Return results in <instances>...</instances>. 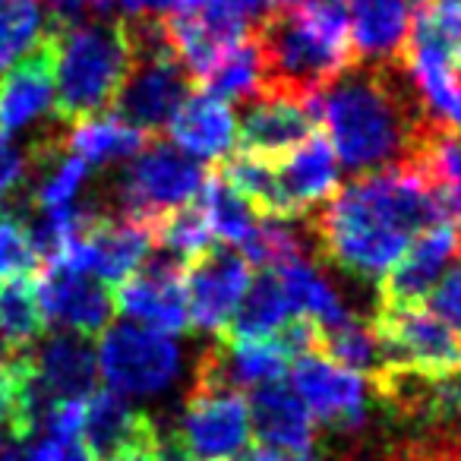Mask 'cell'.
<instances>
[{
    "label": "cell",
    "instance_id": "cell-44",
    "mask_svg": "<svg viewBox=\"0 0 461 461\" xmlns=\"http://www.w3.org/2000/svg\"><path fill=\"white\" fill-rule=\"evenodd\" d=\"M455 73H458V79H461V54H458V64H455Z\"/></svg>",
    "mask_w": 461,
    "mask_h": 461
},
{
    "label": "cell",
    "instance_id": "cell-29",
    "mask_svg": "<svg viewBox=\"0 0 461 461\" xmlns=\"http://www.w3.org/2000/svg\"><path fill=\"white\" fill-rule=\"evenodd\" d=\"M320 351L354 373L376 376L383 370V351H379L373 322H360L351 313L341 322H335V326L320 329Z\"/></svg>",
    "mask_w": 461,
    "mask_h": 461
},
{
    "label": "cell",
    "instance_id": "cell-23",
    "mask_svg": "<svg viewBox=\"0 0 461 461\" xmlns=\"http://www.w3.org/2000/svg\"><path fill=\"white\" fill-rule=\"evenodd\" d=\"M285 285L276 269H259L257 278H250L238 310L230 316L221 339H276L291 320H294Z\"/></svg>",
    "mask_w": 461,
    "mask_h": 461
},
{
    "label": "cell",
    "instance_id": "cell-33",
    "mask_svg": "<svg viewBox=\"0 0 461 461\" xmlns=\"http://www.w3.org/2000/svg\"><path fill=\"white\" fill-rule=\"evenodd\" d=\"M35 250L29 244L26 221H20L16 215L0 209V282L14 276H26L29 269H35Z\"/></svg>",
    "mask_w": 461,
    "mask_h": 461
},
{
    "label": "cell",
    "instance_id": "cell-20",
    "mask_svg": "<svg viewBox=\"0 0 461 461\" xmlns=\"http://www.w3.org/2000/svg\"><path fill=\"white\" fill-rule=\"evenodd\" d=\"M351 48L357 64L404 60L411 29V0H348Z\"/></svg>",
    "mask_w": 461,
    "mask_h": 461
},
{
    "label": "cell",
    "instance_id": "cell-26",
    "mask_svg": "<svg viewBox=\"0 0 461 461\" xmlns=\"http://www.w3.org/2000/svg\"><path fill=\"white\" fill-rule=\"evenodd\" d=\"M48 320L41 313L35 282L26 276H14L0 282V339L10 354L26 351L45 335Z\"/></svg>",
    "mask_w": 461,
    "mask_h": 461
},
{
    "label": "cell",
    "instance_id": "cell-19",
    "mask_svg": "<svg viewBox=\"0 0 461 461\" xmlns=\"http://www.w3.org/2000/svg\"><path fill=\"white\" fill-rule=\"evenodd\" d=\"M54 108V51L41 39L16 67L0 77V136L29 127Z\"/></svg>",
    "mask_w": 461,
    "mask_h": 461
},
{
    "label": "cell",
    "instance_id": "cell-45",
    "mask_svg": "<svg viewBox=\"0 0 461 461\" xmlns=\"http://www.w3.org/2000/svg\"><path fill=\"white\" fill-rule=\"evenodd\" d=\"M458 250H461V234H458Z\"/></svg>",
    "mask_w": 461,
    "mask_h": 461
},
{
    "label": "cell",
    "instance_id": "cell-31",
    "mask_svg": "<svg viewBox=\"0 0 461 461\" xmlns=\"http://www.w3.org/2000/svg\"><path fill=\"white\" fill-rule=\"evenodd\" d=\"M152 238L158 250L190 263V259H196L199 253H205L212 247V228L205 221L203 205L186 203L180 209H171L161 218H155Z\"/></svg>",
    "mask_w": 461,
    "mask_h": 461
},
{
    "label": "cell",
    "instance_id": "cell-37",
    "mask_svg": "<svg viewBox=\"0 0 461 461\" xmlns=\"http://www.w3.org/2000/svg\"><path fill=\"white\" fill-rule=\"evenodd\" d=\"M26 461H95L89 448L79 439H67V436H45L29 448Z\"/></svg>",
    "mask_w": 461,
    "mask_h": 461
},
{
    "label": "cell",
    "instance_id": "cell-32",
    "mask_svg": "<svg viewBox=\"0 0 461 461\" xmlns=\"http://www.w3.org/2000/svg\"><path fill=\"white\" fill-rule=\"evenodd\" d=\"M41 0H0V73L41 41Z\"/></svg>",
    "mask_w": 461,
    "mask_h": 461
},
{
    "label": "cell",
    "instance_id": "cell-42",
    "mask_svg": "<svg viewBox=\"0 0 461 461\" xmlns=\"http://www.w3.org/2000/svg\"><path fill=\"white\" fill-rule=\"evenodd\" d=\"M158 455H130V458H117V461H155Z\"/></svg>",
    "mask_w": 461,
    "mask_h": 461
},
{
    "label": "cell",
    "instance_id": "cell-11",
    "mask_svg": "<svg viewBox=\"0 0 461 461\" xmlns=\"http://www.w3.org/2000/svg\"><path fill=\"white\" fill-rule=\"evenodd\" d=\"M291 389L301 395L313 420L351 433L366 420V383L360 373L335 364L322 351H307L294 357L291 366Z\"/></svg>",
    "mask_w": 461,
    "mask_h": 461
},
{
    "label": "cell",
    "instance_id": "cell-14",
    "mask_svg": "<svg viewBox=\"0 0 461 461\" xmlns=\"http://www.w3.org/2000/svg\"><path fill=\"white\" fill-rule=\"evenodd\" d=\"M35 294L48 322L70 329L83 339L104 332L114 316V294L98 278L70 269L67 263L41 266V276L35 278Z\"/></svg>",
    "mask_w": 461,
    "mask_h": 461
},
{
    "label": "cell",
    "instance_id": "cell-28",
    "mask_svg": "<svg viewBox=\"0 0 461 461\" xmlns=\"http://www.w3.org/2000/svg\"><path fill=\"white\" fill-rule=\"evenodd\" d=\"M205 95H215L221 102H250L259 95V51L253 35L230 45L209 70L199 77Z\"/></svg>",
    "mask_w": 461,
    "mask_h": 461
},
{
    "label": "cell",
    "instance_id": "cell-17",
    "mask_svg": "<svg viewBox=\"0 0 461 461\" xmlns=\"http://www.w3.org/2000/svg\"><path fill=\"white\" fill-rule=\"evenodd\" d=\"M247 411H250V433H257V442L263 446L285 455H303L313 448V414L285 379H272L250 389Z\"/></svg>",
    "mask_w": 461,
    "mask_h": 461
},
{
    "label": "cell",
    "instance_id": "cell-30",
    "mask_svg": "<svg viewBox=\"0 0 461 461\" xmlns=\"http://www.w3.org/2000/svg\"><path fill=\"white\" fill-rule=\"evenodd\" d=\"M35 165H41V180L35 184V205L41 212L64 209L73 205L86 184V165L73 152H58L54 146H45L35 152Z\"/></svg>",
    "mask_w": 461,
    "mask_h": 461
},
{
    "label": "cell",
    "instance_id": "cell-27",
    "mask_svg": "<svg viewBox=\"0 0 461 461\" xmlns=\"http://www.w3.org/2000/svg\"><path fill=\"white\" fill-rule=\"evenodd\" d=\"M276 272H278V278H282L285 294H288L297 316H307V320H313L320 329L335 326V322H341L348 316V310L341 307L332 285H329L303 257L278 266Z\"/></svg>",
    "mask_w": 461,
    "mask_h": 461
},
{
    "label": "cell",
    "instance_id": "cell-25",
    "mask_svg": "<svg viewBox=\"0 0 461 461\" xmlns=\"http://www.w3.org/2000/svg\"><path fill=\"white\" fill-rule=\"evenodd\" d=\"M199 196H203L199 205H203V212H205L212 238H221L224 247H238L240 250L259 224L257 209L228 184V177H224L221 171L205 174V184Z\"/></svg>",
    "mask_w": 461,
    "mask_h": 461
},
{
    "label": "cell",
    "instance_id": "cell-10",
    "mask_svg": "<svg viewBox=\"0 0 461 461\" xmlns=\"http://www.w3.org/2000/svg\"><path fill=\"white\" fill-rule=\"evenodd\" d=\"M184 272V259L152 247L146 266L117 285L114 310H121L123 316H130L140 326L158 329V332H184L190 326Z\"/></svg>",
    "mask_w": 461,
    "mask_h": 461
},
{
    "label": "cell",
    "instance_id": "cell-3",
    "mask_svg": "<svg viewBox=\"0 0 461 461\" xmlns=\"http://www.w3.org/2000/svg\"><path fill=\"white\" fill-rule=\"evenodd\" d=\"M54 51V114L83 121L111 108L133 64L123 23H79L48 35Z\"/></svg>",
    "mask_w": 461,
    "mask_h": 461
},
{
    "label": "cell",
    "instance_id": "cell-38",
    "mask_svg": "<svg viewBox=\"0 0 461 461\" xmlns=\"http://www.w3.org/2000/svg\"><path fill=\"white\" fill-rule=\"evenodd\" d=\"M26 171H29V158L7 136H0V199L7 196V193H14L26 180Z\"/></svg>",
    "mask_w": 461,
    "mask_h": 461
},
{
    "label": "cell",
    "instance_id": "cell-36",
    "mask_svg": "<svg viewBox=\"0 0 461 461\" xmlns=\"http://www.w3.org/2000/svg\"><path fill=\"white\" fill-rule=\"evenodd\" d=\"M429 303H433L429 313H436L446 326H452L461 335V266H455L436 282V288L429 291Z\"/></svg>",
    "mask_w": 461,
    "mask_h": 461
},
{
    "label": "cell",
    "instance_id": "cell-8",
    "mask_svg": "<svg viewBox=\"0 0 461 461\" xmlns=\"http://www.w3.org/2000/svg\"><path fill=\"white\" fill-rule=\"evenodd\" d=\"M152 247L155 238L149 221L123 215V212H92L86 228L54 263H67L70 269L86 272L98 282L121 285L146 263Z\"/></svg>",
    "mask_w": 461,
    "mask_h": 461
},
{
    "label": "cell",
    "instance_id": "cell-2",
    "mask_svg": "<svg viewBox=\"0 0 461 461\" xmlns=\"http://www.w3.org/2000/svg\"><path fill=\"white\" fill-rule=\"evenodd\" d=\"M316 121L348 171L370 174L408 158L417 133L433 117L423 114L404 60H395L348 67L316 95Z\"/></svg>",
    "mask_w": 461,
    "mask_h": 461
},
{
    "label": "cell",
    "instance_id": "cell-16",
    "mask_svg": "<svg viewBox=\"0 0 461 461\" xmlns=\"http://www.w3.org/2000/svg\"><path fill=\"white\" fill-rule=\"evenodd\" d=\"M316 127V98H278L257 95L244 102L238 133L240 152L259 155V158H282L291 149H297Z\"/></svg>",
    "mask_w": 461,
    "mask_h": 461
},
{
    "label": "cell",
    "instance_id": "cell-13",
    "mask_svg": "<svg viewBox=\"0 0 461 461\" xmlns=\"http://www.w3.org/2000/svg\"><path fill=\"white\" fill-rule=\"evenodd\" d=\"M79 439L95 461H117L130 455H158L167 446L146 414L117 392H92L83 402Z\"/></svg>",
    "mask_w": 461,
    "mask_h": 461
},
{
    "label": "cell",
    "instance_id": "cell-7",
    "mask_svg": "<svg viewBox=\"0 0 461 461\" xmlns=\"http://www.w3.org/2000/svg\"><path fill=\"white\" fill-rule=\"evenodd\" d=\"M383 366L446 376L461 373V335L420 307H379L373 320Z\"/></svg>",
    "mask_w": 461,
    "mask_h": 461
},
{
    "label": "cell",
    "instance_id": "cell-1",
    "mask_svg": "<svg viewBox=\"0 0 461 461\" xmlns=\"http://www.w3.org/2000/svg\"><path fill=\"white\" fill-rule=\"evenodd\" d=\"M316 209L303 221L322 257L366 282H379L420 230L442 221L408 161L360 174Z\"/></svg>",
    "mask_w": 461,
    "mask_h": 461
},
{
    "label": "cell",
    "instance_id": "cell-22",
    "mask_svg": "<svg viewBox=\"0 0 461 461\" xmlns=\"http://www.w3.org/2000/svg\"><path fill=\"white\" fill-rule=\"evenodd\" d=\"M234 133H238V121H234L230 104L205 92L186 95L167 121L171 142L190 158L221 161L234 149Z\"/></svg>",
    "mask_w": 461,
    "mask_h": 461
},
{
    "label": "cell",
    "instance_id": "cell-24",
    "mask_svg": "<svg viewBox=\"0 0 461 461\" xmlns=\"http://www.w3.org/2000/svg\"><path fill=\"white\" fill-rule=\"evenodd\" d=\"M149 142L142 130L130 127L121 117H83L67 133V146L86 165H111V161L136 158Z\"/></svg>",
    "mask_w": 461,
    "mask_h": 461
},
{
    "label": "cell",
    "instance_id": "cell-15",
    "mask_svg": "<svg viewBox=\"0 0 461 461\" xmlns=\"http://www.w3.org/2000/svg\"><path fill=\"white\" fill-rule=\"evenodd\" d=\"M455 253H458V228L452 221H436L420 230L402 259L383 276V307H420Z\"/></svg>",
    "mask_w": 461,
    "mask_h": 461
},
{
    "label": "cell",
    "instance_id": "cell-39",
    "mask_svg": "<svg viewBox=\"0 0 461 461\" xmlns=\"http://www.w3.org/2000/svg\"><path fill=\"white\" fill-rule=\"evenodd\" d=\"M190 0H117V10H121L127 20L133 16H149V20H165V16L184 10Z\"/></svg>",
    "mask_w": 461,
    "mask_h": 461
},
{
    "label": "cell",
    "instance_id": "cell-5",
    "mask_svg": "<svg viewBox=\"0 0 461 461\" xmlns=\"http://www.w3.org/2000/svg\"><path fill=\"white\" fill-rule=\"evenodd\" d=\"M95 357L108 389L123 398L155 395L177 376L180 366V351L171 335L140 322L104 329Z\"/></svg>",
    "mask_w": 461,
    "mask_h": 461
},
{
    "label": "cell",
    "instance_id": "cell-9",
    "mask_svg": "<svg viewBox=\"0 0 461 461\" xmlns=\"http://www.w3.org/2000/svg\"><path fill=\"white\" fill-rule=\"evenodd\" d=\"M177 446L196 461H230L250 446V411L238 389L193 379Z\"/></svg>",
    "mask_w": 461,
    "mask_h": 461
},
{
    "label": "cell",
    "instance_id": "cell-12",
    "mask_svg": "<svg viewBox=\"0 0 461 461\" xmlns=\"http://www.w3.org/2000/svg\"><path fill=\"white\" fill-rule=\"evenodd\" d=\"M250 285V263L234 247H209L186 263L184 288L190 322L205 332H224Z\"/></svg>",
    "mask_w": 461,
    "mask_h": 461
},
{
    "label": "cell",
    "instance_id": "cell-41",
    "mask_svg": "<svg viewBox=\"0 0 461 461\" xmlns=\"http://www.w3.org/2000/svg\"><path fill=\"white\" fill-rule=\"evenodd\" d=\"M155 461H196V458H190V455H186L184 448H180L177 442H174L171 448H167V446L161 448V452H158V458H155Z\"/></svg>",
    "mask_w": 461,
    "mask_h": 461
},
{
    "label": "cell",
    "instance_id": "cell-43",
    "mask_svg": "<svg viewBox=\"0 0 461 461\" xmlns=\"http://www.w3.org/2000/svg\"><path fill=\"white\" fill-rule=\"evenodd\" d=\"M7 354H10V351H7V345H4V339H0V357H7Z\"/></svg>",
    "mask_w": 461,
    "mask_h": 461
},
{
    "label": "cell",
    "instance_id": "cell-18",
    "mask_svg": "<svg viewBox=\"0 0 461 461\" xmlns=\"http://www.w3.org/2000/svg\"><path fill=\"white\" fill-rule=\"evenodd\" d=\"M404 161L427 184L442 221L461 224V130L429 121Z\"/></svg>",
    "mask_w": 461,
    "mask_h": 461
},
{
    "label": "cell",
    "instance_id": "cell-35",
    "mask_svg": "<svg viewBox=\"0 0 461 461\" xmlns=\"http://www.w3.org/2000/svg\"><path fill=\"white\" fill-rule=\"evenodd\" d=\"M395 461H461L458 436H417L398 448Z\"/></svg>",
    "mask_w": 461,
    "mask_h": 461
},
{
    "label": "cell",
    "instance_id": "cell-4",
    "mask_svg": "<svg viewBox=\"0 0 461 461\" xmlns=\"http://www.w3.org/2000/svg\"><path fill=\"white\" fill-rule=\"evenodd\" d=\"M250 35L259 51V95L310 102L357 64L351 41L326 35L297 7L266 16Z\"/></svg>",
    "mask_w": 461,
    "mask_h": 461
},
{
    "label": "cell",
    "instance_id": "cell-40",
    "mask_svg": "<svg viewBox=\"0 0 461 461\" xmlns=\"http://www.w3.org/2000/svg\"><path fill=\"white\" fill-rule=\"evenodd\" d=\"M0 461H26V455H23V448H20V439H14V436L0 439Z\"/></svg>",
    "mask_w": 461,
    "mask_h": 461
},
{
    "label": "cell",
    "instance_id": "cell-6",
    "mask_svg": "<svg viewBox=\"0 0 461 461\" xmlns=\"http://www.w3.org/2000/svg\"><path fill=\"white\" fill-rule=\"evenodd\" d=\"M205 171L174 142H146L121 186V212L155 224L165 212L196 203Z\"/></svg>",
    "mask_w": 461,
    "mask_h": 461
},
{
    "label": "cell",
    "instance_id": "cell-21",
    "mask_svg": "<svg viewBox=\"0 0 461 461\" xmlns=\"http://www.w3.org/2000/svg\"><path fill=\"white\" fill-rule=\"evenodd\" d=\"M276 174L294 215L307 218L339 186V158H335L326 136L310 133L297 149L276 158Z\"/></svg>",
    "mask_w": 461,
    "mask_h": 461
},
{
    "label": "cell",
    "instance_id": "cell-34",
    "mask_svg": "<svg viewBox=\"0 0 461 461\" xmlns=\"http://www.w3.org/2000/svg\"><path fill=\"white\" fill-rule=\"evenodd\" d=\"M29 373V354H7L0 357V429L7 427L14 433L16 417H20L23 383Z\"/></svg>",
    "mask_w": 461,
    "mask_h": 461
}]
</instances>
